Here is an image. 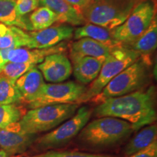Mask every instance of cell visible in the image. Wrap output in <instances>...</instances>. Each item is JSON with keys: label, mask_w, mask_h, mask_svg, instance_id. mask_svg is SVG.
Here are the masks:
<instances>
[{"label": "cell", "mask_w": 157, "mask_h": 157, "mask_svg": "<svg viewBox=\"0 0 157 157\" xmlns=\"http://www.w3.org/2000/svg\"><path fill=\"white\" fill-rule=\"evenodd\" d=\"M95 117H111L127 121L134 131L151 124L156 120L154 87L127 95L109 98L98 104L93 111Z\"/></svg>", "instance_id": "1"}, {"label": "cell", "mask_w": 157, "mask_h": 157, "mask_svg": "<svg viewBox=\"0 0 157 157\" xmlns=\"http://www.w3.org/2000/svg\"><path fill=\"white\" fill-rule=\"evenodd\" d=\"M78 104H52L31 109L17 122L7 128L26 134L37 135L51 130L75 114Z\"/></svg>", "instance_id": "2"}, {"label": "cell", "mask_w": 157, "mask_h": 157, "mask_svg": "<svg viewBox=\"0 0 157 157\" xmlns=\"http://www.w3.org/2000/svg\"><path fill=\"white\" fill-rule=\"evenodd\" d=\"M134 131L127 121L111 117H99L86 124L78 134V140L93 148H107L124 140Z\"/></svg>", "instance_id": "3"}, {"label": "cell", "mask_w": 157, "mask_h": 157, "mask_svg": "<svg viewBox=\"0 0 157 157\" xmlns=\"http://www.w3.org/2000/svg\"><path fill=\"white\" fill-rule=\"evenodd\" d=\"M136 4V0H93L82 13L86 22L113 30L126 21Z\"/></svg>", "instance_id": "4"}, {"label": "cell", "mask_w": 157, "mask_h": 157, "mask_svg": "<svg viewBox=\"0 0 157 157\" xmlns=\"http://www.w3.org/2000/svg\"><path fill=\"white\" fill-rule=\"evenodd\" d=\"M148 65L138 59L113 78L101 93L90 100V101L99 104L109 98L132 93L142 89L148 84Z\"/></svg>", "instance_id": "5"}, {"label": "cell", "mask_w": 157, "mask_h": 157, "mask_svg": "<svg viewBox=\"0 0 157 157\" xmlns=\"http://www.w3.org/2000/svg\"><path fill=\"white\" fill-rule=\"evenodd\" d=\"M140 56L136 51L123 46L113 49L104 60L98 77L93 82L90 88H88L76 104L79 105L90 101V100L101 93L113 78L137 61Z\"/></svg>", "instance_id": "6"}, {"label": "cell", "mask_w": 157, "mask_h": 157, "mask_svg": "<svg viewBox=\"0 0 157 157\" xmlns=\"http://www.w3.org/2000/svg\"><path fill=\"white\" fill-rule=\"evenodd\" d=\"M92 110L88 106L77 109L73 117L48 134L43 135L35 141L36 148L45 151L57 148L66 145L77 136L80 131L87 124L91 117Z\"/></svg>", "instance_id": "7"}, {"label": "cell", "mask_w": 157, "mask_h": 157, "mask_svg": "<svg viewBox=\"0 0 157 157\" xmlns=\"http://www.w3.org/2000/svg\"><path fill=\"white\" fill-rule=\"evenodd\" d=\"M154 15V5L151 1L136 4L126 21L112 30L113 38L121 45L131 44L148 28Z\"/></svg>", "instance_id": "8"}, {"label": "cell", "mask_w": 157, "mask_h": 157, "mask_svg": "<svg viewBox=\"0 0 157 157\" xmlns=\"http://www.w3.org/2000/svg\"><path fill=\"white\" fill-rule=\"evenodd\" d=\"M87 90L84 85L74 82L44 83L38 97L29 106L31 109L52 104L76 103Z\"/></svg>", "instance_id": "9"}, {"label": "cell", "mask_w": 157, "mask_h": 157, "mask_svg": "<svg viewBox=\"0 0 157 157\" xmlns=\"http://www.w3.org/2000/svg\"><path fill=\"white\" fill-rule=\"evenodd\" d=\"M29 49H44L56 46L62 41L72 38L74 29L68 25H60L49 27L40 31L29 33Z\"/></svg>", "instance_id": "10"}, {"label": "cell", "mask_w": 157, "mask_h": 157, "mask_svg": "<svg viewBox=\"0 0 157 157\" xmlns=\"http://www.w3.org/2000/svg\"><path fill=\"white\" fill-rule=\"evenodd\" d=\"M37 68L45 80L52 83L63 82L72 74V65L69 59L63 52L48 56L38 65Z\"/></svg>", "instance_id": "11"}, {"label": "cell", "mask_w": 157, "mask_h": 157, "mask_svg": "<svg viewBox=\"0 0 157 157\" xmlns=\"http://www.w3.org/2000/svg\"><path fill=\"white\" fill-rule=\"evenodd\" d=\"M37 138V135L26 134L8 128L0 129V146L9 156L25 152Z\"/></svg>", "instance_id": "12"}, {"label": "cell", "mask_w": 157, "mask_h": 157, "mask_svg": "<svg viewBox=\"0 0 157 157\" xmlns=\"http://www.w3.org/2000/svg\"><path fill=\"white\" fill-rule=\"evenodd\" d=\"M66 49V44L64 43L44 49L15 48L12 49L9 52L8 60L9 62L36 65L41 63L48 56L63 52Z\"/></svg>", "instance_id": "13"}, {"label": "cell", "mask_w": 157, "mask_h": 157, "mask_svg": "<svg viewBox=\"0 0 157 157\" xmlns=\"http://www.w3.org/2000/svg\"><path fill=\"white\" fill-rule=\"evenodd\" d=\"M15 84L22 96L23 101L29 104L38 97L44 82L41 71L34 66L17 78Z\"/></svg>", "instance_id": "14"}, {"label": "cell", "mask_w": 157, "mask_h": 157, "mask_svg": "<svg viewBox=\"0 0 157 157\" xmlns=\"http://www.w3.org/2000/svg\"><path fill=\"white\" fill-rule=\"evenodd\" d=\"M105 59L88 56L73 59L72 72L74 77L82 84L91 83L98 77Z\"/></svg>", "instance_id": "15"}, {"label": "cell", "mask_w": 157, "mask_h": 157, "mask_svg": "<svg viewBox=\"0 0 157 157\" xmlns=\"http://www.w3.org/2000/svg\"><path fill=\"white\" fill-rule=\"evenodd\" d=\"M39 2L50 9L56 15L57 22L80 25L86 23L82 11L76 9L65 0H39Z\"/></svg>", "instance_id": "16"}, {"label": "cell", "mask_w": 157, "mask_h": 157, "mask_svg": "<svg viewBox=\"0 0 157 157\" xmlns=\"http://www.w3.org/2000/svg\"><path fill=\"white\" fill-rule=\"evenodd\" d=\"M113 49L103 43L90 38H82L71 43L70 45L71 58L79 57H93L98 58H105Z\"/></svg>", "instance_id": "17"}, {"label": "cell", "mask_w": 157, "mask_h": 157, "mask_svg": "<svg viewBox=\"0 0 157 157\" xmlns=\"http://www.w3.org/2000/svg\"><path fill=\"white\" fill-rule=\"evenodd\" d=\"M74 38L79 39L82 38H90L103 43L111 48L121 46L113 36L112 30L104 28L93 23H86L78 27L74 32Z\"/></svg>", "instance_id": "18"}, {"label": "cell", "mask_w": 157, "mask_h": 157, "mask_svg": "<svg viewBox=\"0 0 157 157\" xmlns=\"http://www.w3.org/2000/svg\"><path fill=\"white\" fill-rule=\"evenodd\" d=\"M30 36L23 29L0 23V50L27 47Z\"/></svg>", "instance_id": "19"}, {"label": "cell", "mask_w": 157, "mask_h": 157, "mask_svg": "<svg viewBox=\"0 0 157 157\" xmlns=\"http://www.w3.org/2000/svg\"><path fill=\"white\" fill-rule=\"evenodd\" d=\"M15 4L16 0H0V23L23 30H32L29 20L17 13Z\"/></svg>", "instance_id": "20"}, {"label": "cell", "mask_w": 157, "mask_h": 157, "mask_svg": "<svg viewBox=\"0 0 157 157\" xmlns=\"http://www.w3.org/2000/svg\"><path fill=\"white\" fill-rule=\"evenodd\" d=\"M156 137L157 127L156 124H151L143 127L127 143L124 149L125 155L127 156H130L146 148L154 141L156 140Z\"/></svg>", "instance_id": "21"}, {"label": "cell", "mask_w": 157, "mask_h": 157, "mask_svg": "<svg viewBox=\"0 0 157 157\" xmlns=\"http://www.w3.org/2000/svg\"><path fill=\"white\" fill-rule=\"evenodd\" d=\"M132 50L140 55H149L156 50L157 45V21L154 17L148 28L134 42L129 44Z\"/></svg>", "instance_id": "22"}, {"label": "cell", "mask_w": 157, "mask_h": 157, "mask_svg": "<svg viewBox=\"0 0 157 157\" xmlns=\"http://www.w3.org/2000/svg\"><path fill=\"white\" fill-rule=\"evenodd\" d=\"M23 101L15 82L0 74V104L10 105Z\"/></svg>", "instance_id": "23"}, {"label": "cell", "mask_w": 157, "mask_h": 157, "mask_svg": "<svg viewBox=\"0 0 157 157\" xmlns=\"http://www.w3.org/2000/svg\"><path fill=\"white\" fill-rule=\"evenodd\" d=\"M32 30L40 31L48 29L57 22L56 15L48 7L42 6L36 8L29 17Z\"/></svg>", "instance_id": "24"}, {"label": "cell", "mask_w": 157, "mask_h": 157, "mask_svg": "<svg viewBox=\"0 0 157 157\" xmlns=\"http://www.w3.org/2000/svg\"><path fill=\"white\" fill-rule=\"evenodd\" d=\"M23 115L22 109L15 104H0V129L7 128L17 122Z\"/></svg>", "instance_id": "25"}, {"label": "cell", "mask_w": 157, "mask_h": 157, "mask_svg": "<svg viewBox=\"0 0 157 157\" xmlns=\"http://www.w3.org/2000/svg\"><path fill=\"white\" fill-rule=\"evenodd\" d=\"M36 65L23 63L9 62L4 68L1 75L5 76L13 81L16 82L17 78L26 73L31 68H34Z\"/></svg>", "instance_id": "26"}, {"label": "cell", "mask_w": 157, "mask_h": 157, "mask_svg": "<svg viewBox=\"0 0 157 157\" xmlns=\"http://www.w3.org/2000/svg\"><path fill=\"white\" fill-rule=\"evenodd\" d=\"M24 157H117L112 155L107 154H89L75 151H50L42 154H39L34 156H24Z\"/></svg>", "instance_id": "27"}, {"label": "cell", "mask_w": 157, "mask_h": 157, "mask_svg": "<svg viewBox=\"0 0 157 157\" xmlns=\"http://www.w3.org/2000/svg\"><path fill=\"white\" fill-rule=\"evenodd\" d=\"M39 0H16L15 8L20 15L24 16L38 8Z\"/></svg>", "instance_id": "28"}, {"label": "cell", "mask_w": 157, "mask_h": 157, "mask_svg": "<svg viewBox=\"0 0 157 157\" xmlns=\"http://www.w3.org/2000/svg\"><path fill=\"white\" fill-rule=\"evenodd\" d=\"M127 157H157V140H155L146 148Z\"/></svg>", "instance_id": "29"}, {"label": "cell", "mask_w": 157, "mask_h": 157, "mask_svg": "<svg viewBox=\"0 0 157 157\" xmlns=\"http://www.w3.org/2000/svg\"><path fill=\"white\" fill-rule=\"evenodd\" d=\"M12 49H1L0 50V74L2 73L5 66L9 63L8 53Z\"/></svg>", "instance_id": "30"}, {"label": "cell", "mask_w": 157, "mask_h": 157, "mask_svg": "<svg viewBox=\"0 0 157 157\" xmlns=\"http://www.w3.org/2000/svg\"><path fill=\"white\" fill-rule=\"evenodd\" d=\"M65 1L80 11H82V10L88 4V0H65Z\"/></svg>", "instance_id": "31"}, {"label": "cell", "mask_w": 157, "mask_h": 157, "mask_svg": "<svg viewBox=\"0 0 157 157\" xmlns=\"http://www.w3.org/2000/svg\"><path fill=\"white\" fill-rule=\"evenodd\" d=\"M0 157H10V156L7 154V153H6L5 151H3L2 149V150H0Z\"/></svg>", "instance_id": "32"}, {"label": "cell", "mask_w": 157, "mask_h": 157, "mask_svg": "<svg viewBox=\"0 0 157 157\" xmlns=\"http://www.w3.org/2000/svg\"><path fill=\"white\" fill-rule=\"evenodd\" d=\"M91 1H93V0H88V3H90Z\"/></svg>", "instance_id": "33"}]
</instances>
